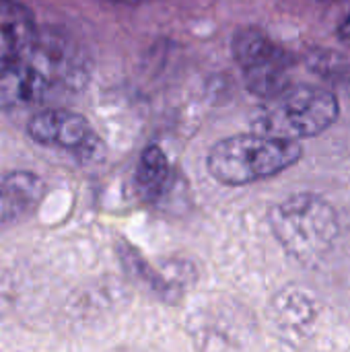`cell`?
I'll return each instance as SVG.
<instances>
[{"label":"cell","mask_w":350,"mask_h":352,"mask_svg":"<svg viewBox=\"0 0 350 352\" xmlns=\"http://www.w3.org/2000/svg\"><path fill=\"white\" fill-rule=\"evenodd\" d=\"M87 74V58L66 35L37 31L25 50L0 62V109L52 105L80 91Z\"/></svg>","instance_id":"1"},{"label":"cell","mask_w":350,"mask_h":352,"mask_svg":"<svg viewBox=\"0 0 350 352\" xmlns=\"http://www.w3.org/2000/svg\"><path fill=\"white\" fill-rule=\"evenodd\" d=\"M301 157L303 146L299 140L252 130L215 142L206 155V169L223 186H250L287 171Z\"/></svg>","instance_id":"2"},{"label":"cell","mask_w":350,"mask_h":352,"mask_svg":"<svg viewBox=\"0 0 350 352\" xmlns=\"http://www.w3.org/2000/svg\"><path fill=\"white\" fill-rule=\"evenodd\" d=\"M268 225L287 256L305 266L330 254L340 235L336 208L309 192L293 194L274 204L268 212Z\"/></svg>","instance_id":"3"},{"label":"cell","mask_w":350,"mask_h":352,"mask_svg":"<svg viewBox=\"0 0 350 352\" xmlns=\"http://www.w3.org/2000/svg\"><path fill=\"white\" fill-rule=\"evenodd\" d=\"M340 116L338 97L324 87L289 85L276 95L264 99V105L252 118V130L301 140L326 132Z\"/></svg>","instance_id":"4"},{"label":"cell","mask_w":350,"mask_h":352,"mask_svg":"<svg viewBox=\"0 0 350 352\" xmlns=\"http://www.w3.org/2000/svg\"><path fill=\"white\" fill-rule=\"evenodd\" d=\"M231 50L243 72L248 91L256 97L268 99L291 85L289 70L293 66V54L270 39L262 29H239L233 37Z\"/></svg>","instance_id":"5"},{"label":"cell","mask_w":350,"mask_h":352,"mask_svg":"<svg viewBox=\"0 0 350 352\" xmlns=\"http://www.w3.org/2000/svg\"><path fill=\"white\" fill-rule=\"evenodd\" d=\"M27 134L33 142L70 153L80 163H97L105 155V144L91 122L68 107H43L29 124Z\"/></svg>","instance_id":"6"},{"label":"cell","mask_w":350,"mask_h":352,"mask_svg":"<svg viewBox=\"0 0 350 352\" xmlns=\"http://www.w3.org/2000/svg\"><path fill=\"white\" fill-rule=\"evenodd\" d=\"M45 182L25 169H12L0 175V231L21 223L41 204Z\"/></svg>","instance_id":"7"},{"label":"cell","mask_w":350,"mask_h":352,"mask_svg":"<svg viewBox=\"0 0 350 352\" xmlns=\"http://www.w3.org/2000/svg\"><path fill=\"white\" fill-rule=\"evenodd\" d=\"M33 12L19 0H0V62L25 50L37 35Z\"/></svg>","instance_id":"8"},{"label":"cell","mask_w":350,"mask_h":352,"mask_svg":"<svg viewBox=\"0 0 350 352\" xmlns=\"http://www.w3.org/2000/svg\"><path fill=\"white\" fill-rule=\"evenodd\" d=\"M171 179V163L165 151L157 144H149L138 159L134 171V188L136 194L144 202H155L163 196Z\"/></svg>","instance_id":"9"},{"label":"cell","mask_w":350,"mask_h":352,"mask_svg":"<svg viewBox=\"0 0 350 352\" xmlns=\"http://www.w3.org/2000/svg\"><path fill=\"white\" fill-rule=\"evenodd\" d=\"M336 37L340 39V43H342L344 47H349L350 50V12L338 23V27H336Z\"/></svg>","instance_id":"10"},{"label":"cell","mask_w":350,"mask_h":352,"mask_svg":"<svg viewBox=\"0 0 350 352\" xmlns=\"http://www.w3.org/2000/svg\"><path fill=\"white\" fill-rule=\"evenodd\" d=\"M322 2H336V0H322Z\"/></svg>","instance_id":"11"}]
</instances>
